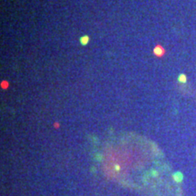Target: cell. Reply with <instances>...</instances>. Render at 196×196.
Returning <instances> with one entry per match:
<instances>
[{
    "instance_id": "6da1fadb",
    "label": "cell",
    "mask_w": 196,
    "mask_h": 196,
    "mask_svg": "<svg viewBox=\"0 0 196 196\" xmlns=\"http://www.w3.org/2000/svg\"><path fill=\"white\" fill-rule=\"evenodd\" d=\"M174 180L175 181H177V182H181L182 181V179H183V175H182V173H180V172H177L176 174H174Z\"/></svg>"
},
{
    "instance_id": "7a4b0ae2",
    "label": "cell",
    "mask_w": 196,
    "mask_h": 196,
    "mask_svg": "<svg viewBox=\"0 0 196 196\" xmlns=\"http://www.w3.org/2000/svg\"><path fill=\"white\" fill-rule=\"evenodd\" d=\"M87 41H88L87 36H85V37H83V38H82V41L81 42H82V44H85L87 43Z\"/></svg>"
}]
</instances>
